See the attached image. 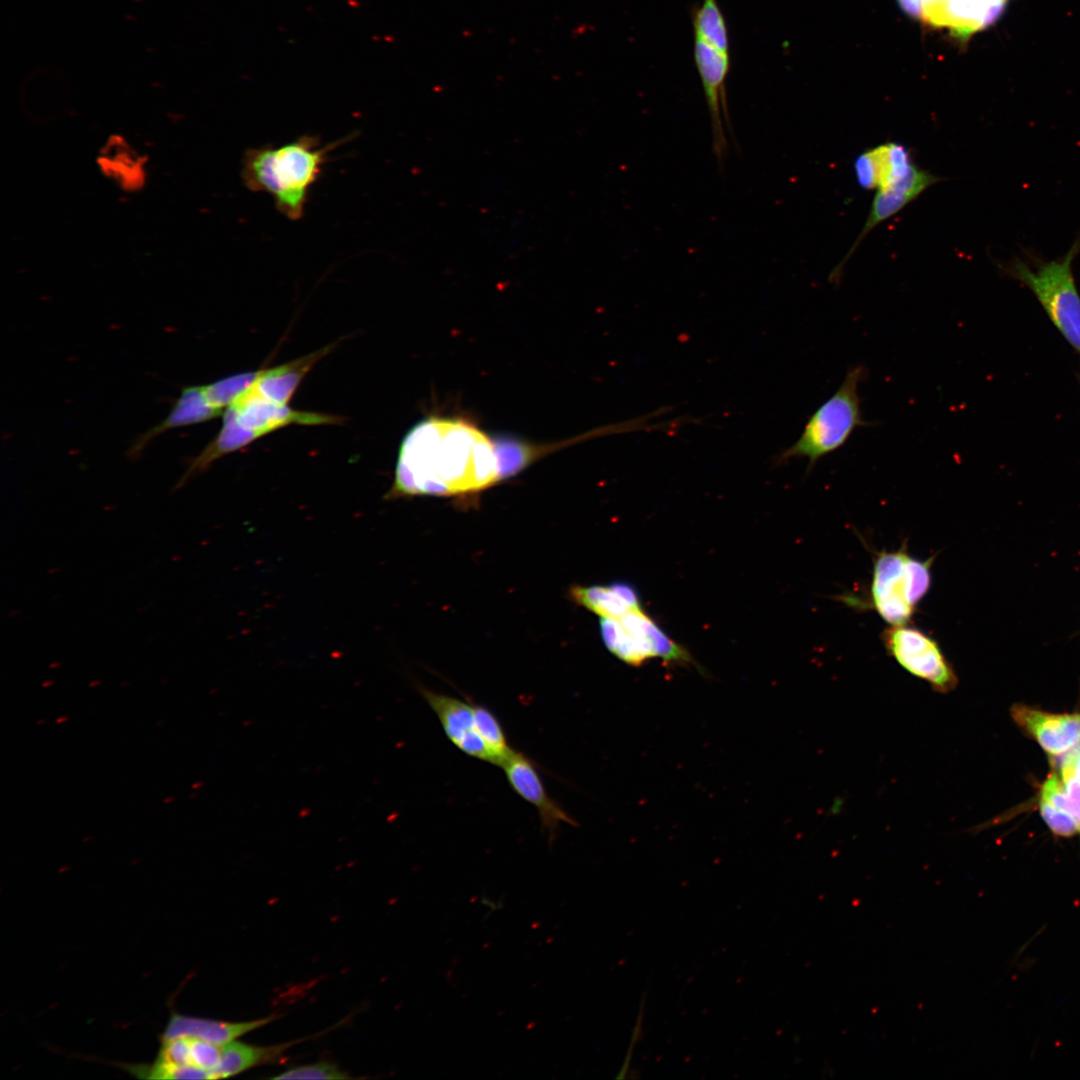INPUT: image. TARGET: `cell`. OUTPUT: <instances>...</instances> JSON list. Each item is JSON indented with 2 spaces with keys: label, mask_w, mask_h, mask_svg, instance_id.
<instances>
[{
  "label": "cell",
  "mask_w": 1080,
  "mask_h": 1080,
  "mask_svg": "<svg viewBox=\"0 0 1080 1080\" xmlns=\"http://www.w3.org/2000/svg\"><path fill=\"white\" fill-rule=\"evenodd\" d=\"M499 482L495 436L464 417L431 415L403 438L384 499L465 495Z\"/></svg>",
  "instance_id": "6da1fadb"
},
{
  "label": "cell",
  "mask_w": 1080,
  "mask_h": 1080,
  "mask_svg": "<svg viewBox=\"0 0 1080 1080\" xmlns=\"http://www.w3.org/2000/svg\"><path fill=\"white\" fill-rule=\"evenodd\" d=\"M353 135L322 145L318 136L302 135L280 146L249 148L241 160V179L251 192L269 194L276 209L297 221L304 216L312 186L319 180L329 154Z\"/></svg>",
  "instance_id": "7a4b0ae2"
},
{
  "label": "cell",
  "mask_w": 1080,
  "mask_h": 1080,
  "mask_svg": "<svg viewBox=\"0 0 1080 1080\" xmlns=\"http://www.w3.org/2000/svg\"><path fill=\"white\" fill-rule=\"evenodd\" d=\"M1079 253L1080 236L1060 258L1046 261L1028 254L999 267L1032 291L1054 326L1080 354V295L1072 270Z\"/></svg>",
  "instance_id": "3957f363"
},
{
  "label": "cell",
  "mask_w": 1080,
  "mask_h": 1080,
  "mask_svg": "<svg viewBox=\"0 0 1080 1080\" xmlns=\"http://www.w3.org/2000/svg\"><path fill=\"white\" fill-rule=\"evenodd\" d=\"M866 372L863 365L847 371L834 394L809 416L796 442L778 456V463L806 458L810 471L821 458L842 448L856 429L873 425L863 418L858 393Z\"/></svg>",
  "instance_id": "277c9868"
},
{
  "label": "cell",
  "mask_w": 1080,
  "mask_h": 1080,
  "mask_svg": "<svg viewBox=\"0 0 1080 1080\" xmlns=\"http://www.w3.org/2000/svg\"><path fill=\"white\" fill-rule=\"evenodd\" d=\"M932 559L908 554L906 545L897 551L880 552L873 566L872 606L891 626L907 624L931 585Z\"/></svg>",
  "instance_id": "5b68a950"
},
{
  "label": "cell",
  "mask_w": 1080,
  "mask_h": 1080,
  "mask_svg": "<svg viewBox=\"0 0 1080 1080\" xmlns=\"http://www.w3.org/2000/svg\"><path fill=\"white\" fill-rule=\"evenodd\" d=\"M881 637L889 656L934 691L946 694L957 687L956 672L939 644L920 629L907 624L891 626Z\"/></svg>",
  "instance_id": "8992f818"
},
{
  "label": "cell",
  "mask_w": 1080,
  "mask_h": 1080,
  "mask_svg": "<svg viewBox=\"0 0 1080 1080\" xmlns=\"http://www.w3.org/2000/svg\"><path fill=\"white\" fill-rule=\"evenodd\" d=\"M694 59L709 111L712 152L722 169L729 151L730 117L725 82L729 73V54L721 52L700 38H694Z\"/></svg>",
  "instance_id": "52a82bcc"
},
{
  "label": "cell",
  "mask_w": 1080,
  "mask_h": 1080,
  "mask_svg": "<svg viewBox=\"0 0 1080 1080\" xmlns=\"http://www.w3.org/2000/svg\"><path fill=\"white\" fill-rule=\"evenodd\" d=\"M256 439L291 425H326L343 423L344 418L317 412L294 410L268 400L253 386L224 411Z\"/></svg>",
  "instance_id": "ba28073f"
},
{
  "label": "cell",
  "mask_w": 1080,
  "mask_h": 1080,
  "mask_svg": "<svg viewBox=\"0 0 1080 1080\" xmlns=\"http://www.w3.org/2000/svg\"><path fill=\"white\" fill-rule=\"evenodd\" d=\"M1009 0H899L914 16L968 36L994 23Z\"/></svg>",
  "instance_id": "9c48e42d"
},
{
  "label": "cell",
  "mask_w": 1080,
  "mask_h": 1080,
  "mask_svg": "<svg viewBox=\"0 0 1080 1080\" xmlns=\"http://www.w3.org/2000/svg\"><path fill=\"white\" fill-rule=\"evenodd\" d=\"M942 180L943 178L920 169L915 164L901 180L888 187L878 189L862 230L843 260L830 273L829 281L839 284L846 262L871 230L897 214L928 187Z\"/></svg>",
  "instance_id": "30bf717a"
},
{
  "label": "cell",
  "mask_w": 1080,
  "mask_h": 1080,
  "mask_svg": "<svg viewBox=\"0 0 1080 1080\" xmlns=\"http://www.w3.org/2000/svg\"><path fill=\"white\" fill-rule=\"evenodd\" d=\"M1014 722L1050 756H1062L1080 743V713H1051L1024 704L1010 709Z\"/></svg>",
  "instance_id": "8fae6325"
},
{
  "label": "cell",
  "mask_w": 1080,
  "mask_h": 1080,
  "mask_svg": "<svg viewBox=\"0 0 1080 1080\" xmlns=\"http://www.w3.org/2000/svg\"><path fill=\"white\" fill-rule=\"evenodd\" d=\"M419 690L439 718L446 736L457 748L471 757L493 763L477 730L474 705L424 687Z\"/></svg>",
  "instance_id": "7c38bea8"
},
{
  "label": "cell",
  "mask_w": 1080,
  "mask_h": 1080,
  "mask_svg": "<svg viewBox=\"0 0 1080 1080\" xmlns=\"http://www.w3.org/2000/svg\"><path fill=\"white\" fill-rule=\"evenodd\" d=\"M512 789L538 811L545 829L555 834L560 823L575 822L547 793L533 762L524 754L514 752L502 764Z\"/></svg>",
  "instance_id": "4fadbf2b"
},
{
  "label": "cell",
  "mask_w": 1080,
  "mask_h": 1080,
  "mask_svg": "<svg viewBox=\"0 0 1080 1080\" xmlns=\"http://www.w3.org/2000/svg\"><path fill=\"white\" fill-rule=\"evenodd\" d=\"M147 157L124 136L110 135L98 150L96 164L105 178L125 193H137L147 184Z\"/></svg>",
  "instance_id": "5bb4252c"
},
{
  "label": "cell",
  "mask_w": 1080,
  "mask_h": 1080,
  "mask_svg": "<svg viewBox=\"0 0 1080 1080\" xmlns=\"http://www.w3.org/2000/svg\"><path fill=\"white\" fill-rule=\"evenodd\" d=\"M914 165L905 145L886 142L859 154L854 161V172L859 186L878 190L901 180Z\"/></svg>",
  "instance_id": "9a60e30c"
},
{
  "label": "cell",
  "mask_w": 1080,
  "mask_h": 1080,
  "mask_svg": "<svg viewBox=\"0 0 1080 1080\" xmlns=\"http://www.w3.org/2000/svg\"><path fill=\"white\" fill-rule=\"evenodd\" d=\"M274 1017L257 1019L249 1022H225L212 1019L198 1018L174 1012L160 1036V1040H169L177 1037H193L224 1045L236 1038L258 1029Z\"/></svg>",
  "instance_id": "2e32d148"
},
{
  "label": "cell",
  "mask_w": 1080,
  "mask_h": 1080,
  "mask_svg": "<svg viewBox=\"0 0 1080 1080\" xmlns=\"http://www.w3.org/2000/svg\"><path fill=\"white\" fill-rule=\"evenodd\" d=\"M570 595L576 603L601 618L620 619L629 612L643 610L637 590L626 582L575 585L570 589Z\"/></svg>",
  "instance_id": "e0dca14e"
},
{
  "label": "cell",
  "mask_w": 1080,
  "mask_h": 1080,
  "mask_svg": "<svg viewBox=\"0 0 1080 1080\" xmlns=\"http://www.w3.org/2000/svg\"><path fill=\"white\" fill-rule=\"evenodd\" d=\"M334 347L335 343L285 364L261 370L253 388L264 398L287 405L304 376Z\"/></svg>",
  "instance_id": "ac0fdd59"
},
{
  "label": "cell",
  "mask_w": 1080,
  "mask_h": 1080,
  "mask_svg": "<svg viewBox=\"0 0 1080 1080\" xmlns=\"http://www.w3.org/2000/svg\"><path fill=\"white\" fill-rule=\"evenodd\" d=\"M619 620L637 638L649 659L698 667L689 651L670 638L643 610L629 612Z\"/></svg>",
  "instance_id": "d6986e66"
},
{
  "label": "cell",
  "mask_w": 1080,
  "mask_h": 1080,
  "mask_svg": "<svg viewBox=\"0 0 1080 1080\" xmlns=\"http://www.w3.org/2000/svg\"><path fill=\"white\" fill-rule=\"evenodd\" d=\"M207 400L203 386L185 388L168 416L156 427L143 434L132 447L130 455L136 454L155 436L171 428L201 423L220 415Z\"/></svg>",
  "instance_id": "ffe728a7"
},
{
  "label": "cell",
  "mask_w": 1080,
  "mask_h": 1080,
  "mask_svg": "<svg viewBox=\"0 0 1080 1080\" xmlns=\"http://www.w3.org/2000/svg\"><path fill=\"white\" fill-rule=\"evenodd\" d=\"M289 1045L257 1047L237 1041L226 1043L221 1047V1059L213 1071V1079L231 1077L258 1064L273 1061Z\"/></svg>",
  "instance_id": "44dd1931"
},
{
  "label": "cell",
  "mask_w": 1080,
  "mask_h": 1080,
  "mask_svg": "<svg viewBox=\"0 0 1080 1080\" xmlns=\"http://www.w3.org/2000/svg\"><path fill=\"white\" fill-rule=\"evenodd\" d=\"M600 634L606 648L627 665L638 667L650 660L639 641L619 619H600Z\"/></svg>",
  "instance_id": "7402d4cb"
},
{
  "label": "cell",
  "mask_w": 1080,
  "mask_h": 1080,
  "mask_svg": "<svg viewBox=\"0 0 1080 1080\" xmlns=\"http://www.w3.org/2000/svg\"><path fill=\"white\" fill-rule=\"evenodd\" d=\"M692 23L695 37L729 54L728 28L717 0H703L693 10Z\"/></svg>",
  "instance_id": "603a6c76"
},
{
  "label": "cell",
  "mask_w": 1080,
  "mask_h": 1080,
  "mask_svg": "<svg viewBox=\"0 0 1080 1080\" xmlns=\"http://www.w3.org/2000/svg\"><path fill=\"white\" fill-rule=\"evenodd\" d=\"M261 370L235 374L214 383L203 386L208 402L223 413L239 397L246 393L256 382Z\"/></svg>",
  "instance_id": "cb8c5ba5"
},
{
  "label": "cell",
  "mask_w": 1080,
  "mask_h": 1080,
  "mask_svg": "<svg viewBox=\"0 0 1080 1080\" xmlns=\"http://www.w3.org/2000/svg\"><path fill=\"white\" fill-rule=\"evenodd\" d=\"M474 715L478 733L493 758V764L502 766L512 750L499 721L490 710L480 705H474Z\"/></svg>",
  "instance_id": "d4e9b609"
},
{
  "label": "cell",
  "mask_w": 1080,
  "mask_h": 1080,
  "mask_svg": "<svg viewBox=\"0 0 1080 1080\" xmlns=\"http://www.w3.org/2000/svg\"><path fill=\"white\" fill-rule=\"evenodd\" d=\"M124 1067L135 1077L144 1079H213L210 1072L201 1068L177 1066L157 1059L151 1064H128Z\"/></svg>",
  "instance_id": "484cf974"
},
{
  "label": "cell",
  "mask_w": 1080,
  "mask_h": 1080,
  "mask_svg": "<svg viewBox=\"0 0 1080 1080\" xmlns=\"http://www.w3.org/2000/svg\"><path fill=\"white\" fill-rule=\"evenodd\" d=\"M1039 810L1042 819L1054 834L1069 837L1079 833L1077 822L1069 812L1041 798Z\"/></svg>",
  "instance_id": "4316f807"
},
{
  "label": "cell",
  "mask_w": 1080,
  "mask_h": 1080,
  "mask_svg": "<svg viewBox=\"0 0 1080 1080\" xmlns=\"http://www.w3.org/2000/svg\"><path fill=\"white\" fill-rule=\"evenodd\" d=\"M189 1041V1065L201 1068L212 1074L220 1063L221 1047L212 1042L188 1037Z\"/></svg>",
  "instance_id": "83f0119b"
},
{
  "label": "cell",
  "mask_w": 1080,
  "mask_h": 1080,
  "mask_svg": "<svg viewBox=\"0 0 1080 1080\" xmlns=\"http://www.w3.org/2000/svg\"><path fill=\"white\" fill-rule=\"evenodd\" d=\"M349 1076L335 1064L319 1062L316 1064L294 1067L273 1077V1079H347Z\"/></svg>",
  "instance_id": "f1b7e54d"
},
{
  "label": "cell",
  "mask_w": 1080,
  "mask_h": 1080,
  "mask_svg": "<svg viewBox=\"0 0 1080 1080\" xmlns=\"http://www.w3.org/2000/svg\"><path fill=\"white\" fill-rule=\"evenodd\" d=\"M1060 778L1062 780L1067 808L1077 822L1080 833V779L1066 765H1060Z\"/></svg>",
  "instance_id": "f546056e"
}]
</instances>
